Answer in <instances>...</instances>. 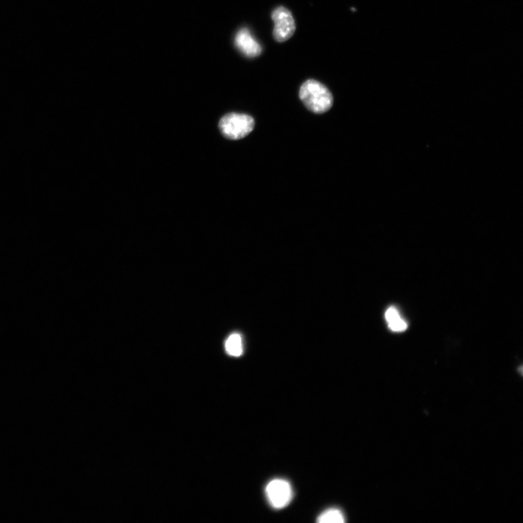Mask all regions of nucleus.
<instances>
[{"mask_svg": "<svg viewBox=\"0 0 523 523\" xmlns=\"http://www.w3.org/2000/svg\"><path fill=\"white\" fill-rule=\"evenodd\" d=\"M301 100L312 112L323 114L333 107V96L325 85L320 82L309 80L300 89Z\"/></svg>", "mask_w": 523, "mask_h": 523, "instance_id": "f257e3e1", "label": "nucleus"}, {"mask_svg": "<svg viewBox=\"0 0 523 523\" xmlns=\"http://www.w3.org/2000/svg\"><path fill=\"white\" fill-rule=\"evenodd\" d=\"M255 121L247 114L231 113L224 116L219 124L223 136L231 140L245 138L255 128Z\"/></svg>", "mask_w": 523, "mask_h": 523, "instance_id": "f03ea898", "label": "nucleus"}, {"mask_svg": "<svg viewBox=\"0 0 523 523\" xmlns=\"http://www.w3.org/2000/svg\"><path fill=\"white\" fill-rule=\"evenodd\" d=\"M274 22V37L278 42H285L294 34L296 24L292 12L285 7H278L272 15Z\"/></svg>", "mask_w": 523, "mask_h": 523, "instance_id": "7ed1b4c3", "label": "nucleus"}, {"mask_svg": "<svg viewBox=\"0 0 523 523\" xmlns=\"http://www.w3.org/2000/svg\"><path fill=\"white\" fill-rule=\"evenodd\" d=\"M265 494L268 502L274 509L281 510L290 504L293 491L290 484L286 480L274 479L267 485Z\"/></svg>", "mask_w": 523, "mask_h": 523, "instance_id": "20e7f679", "label": "nucleus"}, {"mask_svg": "<svg viewBox=\"0 0 523 523\" xmlns=\"http://www.w3.org/2000/svg\"><path fill=\"white\" fill-rule=\"evenodd\" d=\"M234 42L238 50L248 57H256L262 53L263 49L260 43L247 28L239 30L235 37Z\"/></svg>", "mask_w": 523, "mask_h": 523, "instance_id": "39448f33", "label": "nucleus"}, {"mask_svg": "<svg viewBox=\"0 0 523 523\" xmlns=\"http://www.w3.org/2000/svg\"><path fill=\"white\" fill-rule=\"evenodd\" d=\"M385 319L393 332L402 333L407 330V323L400 317L396 308L391 307L387 309L385 312Z\"/></svg>", "mask_w": 523, "mask_h": 523, "instance_id": "423d86ee", "label": "nucleus"}, {"mask_svg": "<svg viewBox=\"0 0 523 523\" xmlns=\"http://www.w3.org/2000/svg\"><path fill=\"white\" fill-rule=\"evenodd\" d=\"M226 349L229 355L231 356H241L244 351L241 335L238 334L231 335L226 342Z\"/></svg>", "mask_w": 523, "mask_h": 523, "instance_id": "0eeeda50", "label": "nucleus"}, {"mask_svg": "<svg viewBox=\"0 0 523 523\" xmlns=\"http://www.w3.org/2000/svg\"><path fill=\"white\" fill-rule=\"evenodd\" d=\"M320 523H343L345 516L337 509H330L321 514L317 520Z\"/></svg>", "mask_w": 523, "mask_h": 523, "instance_id": "6e6552de", "label": "nucleus"}]
</instances>
